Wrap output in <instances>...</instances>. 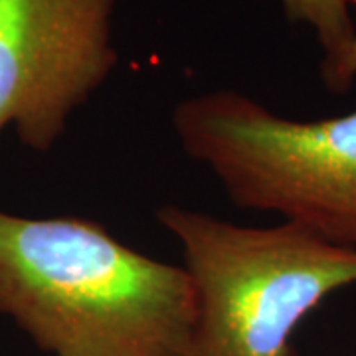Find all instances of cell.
Listing matches in <instances>:
<instances>
[{
  "instance_id": "obj_1",
  "label": "cell",
  "mask_w": 356,
  "mask_h": 356,
  "mask_svg": "<svg viewBox=\"0 0 356 356\" xmlns=\"http://www.w3.org/2000/svg\"><path fill=\"white\" fill-rule=\"evenodd\" d=\"M0 315L50 356H186L196 297L99 222L0 210Z\"/></svg>"
},
{
  "instance_id": "obj_2",
  "label": "cell",
  "mask_w": 356,
  "mask_h": 356,
  "mask_svg": "<svg viewBox=\"0 0 356 356\" xmlns=\"http://www.w3.org/2000/svg\"><path fill=\"white\" fill-rule=\"evenodd\" d=\"M196 297L186 356H299L293 337L329 295L356 283V248L283 222L271 228L165 204Z\"/></svg>"
},
{
  "instance_id": "obj_3",
  "label": "cell",
  "mask_w": 356,
  "mask_h": 356,
  "mask_svg": "<svg viewBox=\"0 0 356 356\" xmlns=\"http://www.w3.org/2000/svg\"><path fill=\"white\" fill-rule=\"evenodd\" d=\"M172 129L236 206L356 248V107L295 121L240 91L216 89L178 103Z\"/></svg>"
},
{
  "instance_id": "obj_4",
  "label": "cell",
  "mask_w": 356,
  "mask_h": 356,
  "mask_svg": "<svg viewBox=\"0 0 356 356\" xmlns=\"http://www.w3.org/2000/svg\"><path fill=\"white\" fill-rule=\"evenodd\" d=\"M119 0H0V133L46 153L119 62Z\"/></svg>"
},
{
  "instance_id": "obj_5",
  "label": "cell",
  "mask_w": 356,
  "mask_h": 356,
  "mask_svg": "<svg viewBox=\"0 0 356 356\" xmlns=\"http://www.w3.org/2000/svg\"><path fill=\"white\" fill-rule=\"evenodd\" d=\"M285 18L313 28L323 50L321 79L331 76L356 38L348 0H280Z\"/></svg>"
},
{
  "instance_id": "obj_6",
  "label": "cell",
  "mask_w": 356,
  "mask_h": 356,
  "mask_svg": "<svg viewBox=\"0 0 356 356\" xmlns=\"http://www.w3.org/2000/svg\"><path fill=\"white\" fill-rule=\"evenodd\" d=\"M356 79V38L350 46V50L346 51L344 60L341 64L334 67L331 76H327L323 79L325 88L332 91V93H346L348 89L353 88Z\"/></svg>"
}]
</instances>
